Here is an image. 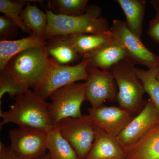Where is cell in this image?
Masks as SVG:
<instances>
[{
	"instance_id": "277c9868",
	"label": "cell",
	"mask_w": 159,
	"mask_h": 159,
	"mask_svg": "<svg viewBox=\"0 0 159 159\" xmlns=\"http://www.w3.org/2000/svg\"><path fill=\"white\" fill-rule=\"evenodd\" d=\"M51 60L48 67L33 89L45 101L58 89L80 80L86 81L87 79L88 64L84 58L74 65H61Z\"/></svg>"
},
{
	"instance_id": "7a4b0ae2",
	"label": "cell",
	"mask_w": 159,
	"mask_h": 159,
	"mask_svg": "<svg viewBox=\"0 0 159 159\" xmlns=\"http://www.w3.org/2000/svg\"><path fill=\"white\" fill-rule=\"evenodd\" d=\"M45 12L48 24L44 37L80 34H102L109 31L108 21L102 17V9L98 5L88 7L84 14L79 16L57 15L49 9Z\"/></svg>"
},
{
	"instance_id": "5bb4252c",
	"label": "cell",
	"mask_w": 159,
	"mask_h": 159,
	"mask_svg": "<svg viewBox=\"0 0 159 159\" xmlns=\"http://www.w3.org/2000/svg\"><path fill=\"white\" fill-rule=\"evenodd\" d=\"M95 136L90 151L85 159H124V148L117 137L95 125Z\"/></svg>"
},
{
	"instance_id": "83f0119b",
	"label": "cell",
	"mask_w": 159,
	"mask_h": 159,
	"mask_svg": "<svg viewBox=\"0 0 159 159\" xmlns=\"http://www.w3.org/2000/svg\"><path fill=\"white\" fill-rule=\"evenodd\" d=\"M0 159H20L9 146H5L0 142Z\"/></svg>"
},
{
	"instance_id": "ffe728a7",
	"label": "cell",
	"mask_w": 159,
	"mask_h": 159,
	"mask_svg": "<svg viewBox=\"0 0 159 159\" xmlns=\"http://www.w3.org/2000/svg\"><path fill=\"white\" fill-rule=\"evenodd\" d=\"M68 36L74 48L82 57L84 54L113 39L110 30L102 34H74Z\"/></svg>"
},
{
	"instance_id": "3957f363",
	"label": "cell",
	"mask_w": 159,
	"mask_h": 159,
	"mask_svg": "<svg viewBox=\"0 0 159 159\" xmlns=\"http://www.w3.org/2000/svg\"><path fill=\"white\" fill-rule=\"evenodd\" d=\"M134 66L126 58L110 70L118 87L117 101L119 107L133 115L143 108L145 103L143 100L144 86L136 73Z\"/></svg>"
},
{
	"instance_id": "d4e9b609",
	"label": "cell",
	"mask_w": 159,
	"mask_h": 159,
	"mask_svg": "<svg viewBox=\"0 0 159 159\" xmlns=\"http://www.w3.org/2000/svg\"><path fill=\"white\" fill-rule=\"evenodd\" d=\"M27 3L26 1L13 2L10 0H0V11L3 15L12 20L23 32L31 35V31L26 28L20 17L21 13Z\"/></svg>"
},
{
	"instance_id": "52a82bcc",
	"label": "cell",
	"mask_w": 159,
	"mask_h": 159,
	"mask_svg": "<svg viewBox=\"0 0 159 159\" xmlns=\"http://www.w3.org/2000/svg\"><path fill=\"white\" fill-rule=\"evenodd\" d=\"M55 127L70 144L79 159H85L90 151L95 136V125L89 115L62 119Z\"/></svg>"
},
{
	"instance_id": "603a6c76",
	"label": "cell",
	"mask_w": 159,
	"mask_h": 159,
	"mask_svg": "<svg viewBox=\"0 0 159 159\" xmlns=\"http://www.w3.org/2000/svg\"><path fill=\"white\" fill-rule=\"evenodd\" d=\"M135 70L143 84L145 93L149 95V99L159 111V80L157 78L159 69H148L146 70L135 67Z\"/></svg>"
},
{
	"instance_id": "2e32d148",
	"label": "cell",
	"mask_w": 159,
	"mask_h": 159,
	"mask_svg": "<svg viewBox=\"0 0 159 159\" xmlns=\"http://www.w3.org/2000/svg\"><path fill=\"white\" fill-rule=\"evenodd\" d=\"M124 148V159H159V125L135 144Z\"/></svg>"
},
{
	"instance_id": "f1b7e54d",
	"label": "cell",
	"mask_w": 159,
	"mask_h": 159,
	"mask_svg": "<svg viewBox=\"0 0 159 159\" xmlns=\"http://www.w3.org/2000/svg\"><path fill=\"white\" fill-rule=\"evenodd\" d=\"M150 2L156 10L157 12H159V0H152Z\"/></svg>"
},
{
	"instance_id": "e0dca14e",
	"label": "cell",
	"mask_w": 159,
	"mask_h": 159,
	"mask_svg": "<svg viewBox=\"0 0 159 159\" xmlns=\"http://www.w3.org/2000/svg\"><path fill=\"white\" fill-rule=\"evenodd\" d=\"M47 39L30 35L15 40L0 41V70L6 66L12 57L23 51L37 47H43Z\"/></svg>"
},
{
	"instance_id": "6da1fadb",
	"label": "cell",
	"mask_w": 159,
	"mask_h": 159,
	"mask_svg": "<svg viewBox=\"0 0 159 159\" xmlns=\"http://www.w3.org/2000/svg\"><path fill=\"white\" fill-rule=\"evenodd\" d=\"M49 102L34 91L29 89L16 97L15 102L7 111H0V126L9 123L20 127L39 129L50 131L55 128L48 109Z\"/></svg>"
},
{
	"instance_id": "30bf717a",
	"label": "cell",
	"mask_w": 159,
	"mask_h": 159,
	"mask_svg": "<svg viewBox=\"0 0 159 159\" xmlns=\"http://www.w3.org/2000/svg\"><path fill=\"white\" fill-rule=\"evenodd\" d=\"M86 71L85 101L89 102L92 107L103 105L107 100H117L118 87L111 71L89 65Z\"/></svg>"
},
{
	"instance_id": "ac0fdd59",
	"label": "cell",
	"mask_w": 159,
	"mask_h": 159,
	"mask_svg": "<svg viewBox=\"0 0 159 159\" xmlns=\"http://www.w3.org/2000/svg\"><path fill=\"white\" fill-rule=\"evenodd\" d=\"M125 15L126 25L135 35L141 38L145 11V0H116Z\"/></svg>"
},
{
	"instance_id": "484cf974",
	"label": "cell",
	"mask_w": 159,
	"mask_h": 159,
	"mask_svg": "<svg viewBox=\"0 0 159 159\" xmlns=\"http://www.w3.org/2000/svg\"><path fill=\"white\" fill-rule=\"evenodd\" d=\"M20 28L9 18L5 15L0 16V39L11 40L17 36Z\"/></svg>"
},
{
	"instance_id": "f546056e",
	"label": "cell",
	"mask_w": 159,
	"mask_h": 159,
	"mask_svg": "<svg viewBox=\"0 0 159 159\" xmlns=\"http://www.w3.org/2000/svg\"><path fill=\"white\" fill-rule=\"evenodd\" d=\"M34 159H51V157H50V154L48 152H47L45 154L39 157L36 158Z\"/></svg>"
},
{
	"instance_id": "5b68a950",
	"label": "cell",
	"mask_w": 159,
	"mask_h": 159,
	"mask_svg": "<svg viewBox=\"0 0 159 159\" xmlns=\"http://www.w3.org/2000/svg\"><path fill=\"white\" fill-rule=\"evenodd\" d=\"M51 61L44 46L37 47L16 54L9 61L6 69L18 81L33 89Z\"/></svg>"
},
{
	"instance_id": "8fae6325",
	"label": "cell",
	"mask_w": 159,
	"mask_h": 159,
	"mask_svg": "<svg viewBox=\"0 0 159 159\" xmlns=\"http://www.w3.org/2000/svg\"><path fill=\"white\" fill-rule=\"evenodd\" d=\"M159 125V111L151 99L117 137L124 148L134 145Z\"/></svg>"
},
{
	"instance_id": "44dd1931",
	"label": "cell",
	"mask_w": 159,
	"mask_h": 159,
	"mask_svg": "<svg viewBox=\"0 0 159 159\" xmlns=\"http://www.w3.org/2000/svg\"><path fill=\"white\" fill-rule=\"evenodd\" d=\"M47 149L51 159H79L70 144L56 127L48 133Z\"/></svg>"
},
{
	"instance_id": "8992f818",
	"label": "cell",
	"mask_w": 159,
	"mask_h": 159,
	"mask_svg": "<svg viewBox=\"0 0 159 159\" xmlns=\"http://www.w3.org/2000/svg\"><path fill=\"white\" fill-rule=\"evenodd\" d=\"M86 85V81L74 83L58 89L50 95L49 114L55 127L62 119L82 116L81 106L85 101Z\"/></svg>"
},
{
	"instance_id": "d6986e66",
	"label": "cell",
	"mask_w": 159,
	"mask_h": 159,
	"mask_svg": "<svg viewBox=\"0 0 159 159\" xmlns=\"http://www.w3.org/2000/svg\"><path fill=\"white\" fill-rule=\"evenodd\" d=\"M26 1L28 3L20 15L21 19L32 35L44 37L48 24L47 13L35 5H31V1Z\"/></svg>"
},
{
	"instance_id": "4fadbf2b",
	"label": "cell",
	"mask_w": 159,
	"mask_h": 159,
	"mask_svg": "<svg viewBox=\"0 0 159 159\" xmlns=\"http://www.w3.org/2000/svg\"><path fill=\"white\" fill-rule=\"evenodd\" d=\"M126 57L124 47L113 39L96 50L84 54L82 58L86 60L89 66L103 70L110 71L114 66Z\"/></svg>"
},
{
	"instance_id": "7402d4cb",
	"label": "cell",
	"mask_w": 159,
	"mask_h": 159,
	"mask_svg": "<svg viewBox=\"0 0 159 159\" xmlns=\"http://www.w3.org/2000/svg\"><path fill=\"white\" fill-rule=\"evenodd\" d=\"M88 0H50L49 10L54 14L65 16H79L87 9Z\"/></svg>"
},
{
	"instance_id": "cb8c5ba5",
	"label": "cell",
	"mask_w": 159,
	"mask_h": 159,
	"mask_svg": "<svg viewBox=\"0 0 159 159\" xmlns=\"http://www.w3.org/2000/svg\"><path fill=\"white\" fill-rule=\"evenodd\" d=\"M30 87L18 81L6 69L0 70V102L5 94L11 99H15L26 92Z\"/></svg>"
},
{
	"instance_id": "9a60e30c",
	"label": "cell",
	"mask_w": 159,
	"mask_h": 159,
	"mask_svg": "<svg viewBox=\"0 0 159 159\" xmlns=\"http://www.w3.org/2000/svg\"><path fill=\"white\" fill-rule=\"evenodd\" d=\"M49 58L61 65H70L82 57L74 48L68 35H57L48 39L44 46Z\"/></svg>"
},
{
	"instance_id": "4316f807",
	"label": "cell",
	"mask_w": 159,
	"mask_h": 159,
	"mask_svg": "<svg viewBox=\"0 0 159 159\" xmlns=\"http://www.w3.org/2000/svg\"><path fill=\"white\" fill-rule=\"evenodd\" d=\"M148 34L154 41L159 44V12H157L149 21Z\"/></svg>"
},
{
	"instance_id": "ba28073f",
	"label": "cell",
	"mask_w": 159,
	"mask_h": 159,
	"mask_svg": "<svg viewBox=\"0 0 159 159\" xmlns=\"http://www.w3.org/2000/svg\"><path fill=\"white\" fill-rule=\"evenodd\" d=\"M112 36L125 48L127 57L134 64H141L148 69H159V56L142 43L141 38L129 29L125 21L114 20L110 27Z\"/></svg>"
},
{
	"instance_id": "7c38bea8",
	"label": "cell",
	"mask_w": 159,
	"mask_h": 159,
	"mask_svg": "<svg viewBox=\"0 0 159 159\" xmlns=\"http://www.w3.org/2000/svg\"><path fill=\"white\" fill-rule=\"evenodd\" d=\"M94 125L106 133L117 137L134 118L133 114L120 107L102 105L88 109Z\"/></svg>"
},
{
	"instance_id": "4dcf8cb0",
	"label": "cell",
	"mask_w": 159,
	"mask_h": 159,
	"mask_svg": "<svg viewBox=\"0 0 159 159\" xmlns=\"http://www.w3.org/2000/svg\"><path fill=\"white\" fill-rule=\"evenodd\" d=\"M157 78L158 80H159V74L157 75Z\"/></svg>"
},
{
	"instance_id": "9c48e42d",
	"label": "cell",
	"mask_w": 159,
	"mask_h": 159,
	"mask_svg": "<svg viewBox=\"0 0 159 159\" xmlns=\"http://www.w3.org/2000/svg\"><path fill=\"white\" fill-rule=\"evenodd\" d=\"M48 132L28 127L11 129L9 131V147L20 159H34L47 153Z\"/></svg>"
}]
</instances>
